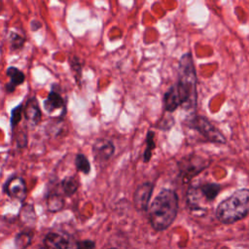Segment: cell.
I'll list each match as a JSON object with an SVG mask.
<instances>
[{
    "label": "cell",
    "mask_w": 249,
    "mask_h": 249,
    "mask_svg": "<svg viewBox=\"0 0 249 249\" xmlns=\"http://www.w3.org/2000/svg\"><path fill=\"white\" fill-rule=\"evenodd\" d=\"M173 87L180 105L187 110H194L196 106V73L190 53L183 54L180 58L178 81Z\"/></svg>",
    "instance_id": "obj_1"
},
{
    "label": "cell",
    "mask_w": 249,
    "mask_h": 249,
    "mask_svg": "<svg viewBox=\"0 0 249 249\" xmlns=\"http://www.w3.org/2000/svg\"><path fill=\"white\" fill-rule=\"evenodd\" d=\"M178 211V196L170 189H161L156 196L149 211L152 227L157 231L167 229L176 218Z\"/></svg>",
    "instance_id": "obj_2"
},
{
    "label": "cell",
    "mask_w": 249,
    "mask_h": 249,
    "mask_svg": "<svg viewBox=\"0 0 249 249\" xmlns=\"http://www.w3.org/2000/svg\"><path fill=\"white\" fill-rule=\"evenodd\" d=\"M249 214V190L239 189L223 200L216 209L217 219L225 224H231Z\"/></svg>",
    "instance_id": "obj_3"
},
{
    "label": "cell",
    "mask_w": 249,
    "mask_h": 249,
    "mask_svg": "<svg viewBox=\"0 0 249 249\" xmlns=\"http://www.w3.org/2000/svg\"><path fill=\"white\" fill-rule=\"evenodd\" d=\"M187 125L197 131L207 141L214 143H226V137L223 133L206 118L202 116H193L187 122Z\"/></svg>",
    "instance_id": "obj_4"
},
{
    "label": "cell",
    "mask_w": 249,
    "mask_h": 249,
    "mask_svg": "<svg viewBox=\"0 0 249 249\" xmlns=\"http://www.w3.org/2000/svg\"><path fill=\"white\" fill-rule=\"evenodd\" d=\"M94 159L99 163H104L114 155L115 147L110 140L99 139L92 146Z\"/></svg>",
    "instance_id": "obj_5"
},
{
    "label": "cell",
    "mask_w": 249,
    "mask_h": 249,
    "mask_svg": "<svg viewBox=\"0 0 249 249\" xmlns=\"http://www.w3.org/2000/svg\"><path fill=\"white\" fill-rule=\"evenodd\" d=\"M4 191L8 196L18 200H24L26 197V185L21 177H13L7 181L4 186Z\"/></svg>",
    "instance_id": "obj_6"
},
{
    "label": "cell",
    "mask_w": 249,
    "mask_h": 249,
    "mask_svg": "<svg viewBox=\"0 0 249 249\" xmlns=\"http://www.w3.org/2000/svg\"><path fill=\"white\" fill-rule=\"evenodd\" d=\"M153 184L151 182H145L139 185L134 193V205L135 207L140 210H146L153 193Z\"/></svg>",
    "instance_id": "obj_7"
},
{
    "label": "cell",
    "mask_w": 249,
    "mask_h": 249,
    "mask_svg": "<svg viewBox=\"0 0 249 249\" xmlns=\"http://www.w3.org/2000/svg\"><path fill=\"white\" fill-rule=\"evenodd\" d=\"M22 113H23L25 120L29 124L36 125L40 122L42 114H41V110H40L38 101L35 97H31L27 100V102L23 106Z\"/></svg>",
    "instance_id": "obj_8"
},
{
    "label": "cell",
    "mask_w": 249,
    "mask_h": 249,
    "mask_svg": "<svg viewBox=\"0 0 249 249\" xmlns=\"http://www.w3.org/2000/svg\"><path fill=\"white\" fill-rule=\"evenodd\" d=\"M45 243L48 247L53 249H69L70 241L67 237L56 232H50L45 237Z\"/></svg>",
    "instance_id": "obj_9"
},
{
    "label": "cell",
    "mask_w": 249,
    "mask_h": 249,
    "mask_svg": "<svg viewBox=\"0 0 249 249\" xmlns=\"http://www.w3.org/2000/svg\"><path fill=\"white\" fill-rule=\"evenodd\" d=\"M44 106H45L46 111H48L49 113H53L55 110H58L61 108L64 110V108H65L64 100H63L62 96L53 90H52L48 94V97L44 101Z\"/></svg>",
    "instance_id": "obj_10"
},
{
    "label": "cell",
    "mask_w": 249,
    "mask_h": 249,
    "mask_svg": "<svg viewBox=\"0 0 249 249\" xmlns=\"http://www.w3.org/2000/svg\"><path fill=\"white\" fill-rule=\"evenodd\" d=\"M6 74L10 78V83L6 85L7 91L8 92H13L17 86L23 83L24 74L19 69H18L17 67H13V66H11L7 69Z\"/></svg>",
    "instance_id": "obj_11"
},
{
    "label": "cell",
    "mask_w": 249,
    "mask_h": 249,
    "mask_svg": "<svg viewBox=\"0 0 249 249\" xmlns=\"http://www.w3.org/2000/svg\"><path fill=\"white\" fill-rule=\"evenodd\" d=\"M196 190L200 196L204 197L207 201H211L221 191V186L216 183H206L199 187H196Z\"/></svg>",
    "instance_id": "obj_12"
},
{
    "label": "cell",
    "mask_w": 249,
    "mask_h": 249,
    "mask_svg": "<svg viewBox=\"0 0 249 249\" xmlns=\"http://www.w3.org/2000/svg\"><path fill=\"white\" fill-rule=\"evenodd\" d=\"M64 200L62 196L58 194H51L47 198V206L49 211L56 212L63 208Z\"/></svg>",
    "instance_id": "obj_13"
},
{
    "label": "cell",
    "mask_w": 249,
    "mask_h": 249,
    "mask_svg": "<svg viewBox=\"0 0 249 249\" xmlns=\"http://www.w3.org/2000/svg\"><path fill=\"white\" fill-rule=\"evenodd\" d=\"M146 149L144 151L143 154V160L145 162H148L151 158H152V153L156 147V143H155V132L149 130L147 135H146Z\"/></svg>",
    "instance_id": "obj_14"
},
{
    "label": "cell",
    "mask_w": 249,
    "mask_h": 249,
    "mask_svg": "<svg viewBox=\"0 0 249 249\" xmlns=\"http://www.w3.org/2000/svg\"><path fill=\"white\" fill-rule=\"evenodd\" d=\"M61 187H62V191L66 196H72L79 187V182L76 179L75 176H70V177H66L65 179L62 180L61 182Z\"/></svg>",
    "instance_id": "obj_15"
},
{
    "label": "cell",
    "mask_w": 249,
    "mask_h": 249,
    "mask_svg": "<svg viewBox=\"0 0 249 249\" xmlns=\"http://www.w3.org/2000/svg\"><path fill=\"white\" fill-rule=\"evenodd\" d=\"M76 168L84 174H89L90 171V164L87 157L83 154H78L75 158Z\"/></svg>",
    "instance_id": "obj_16"
},
{
    "label": "cell",
    "mask_w": 249,
    "mask_h": 249,
    "mask_svg": "<svg viewBox=\"0 0 249 249\" xmlns=\"http://www.w3.org/2000/svg\"><path fill=\"white\" fill-rule=\"evenodd\" d=\"M23 111V107L21 104L18 105L17 107H15L13 110H12V113H11V126H12V129L14 130L15 126L18 125V124L21 121L22 119V113Z\"/></svg>",
    "instance_id": "obj_17"
},
{
    "label": "cell",
    "mask_w": 249,
    "mask_h": 249,
    "mask_svg": "<svg viewBox=\"0 0 249 249\" xmlns=\"http://www.w3.org/2000/svg\"><path fill=\"white\" fill-rule=\"evenodd\" d=\"M31 242V235L26 232H20L16 237V245L18 249L26 248Z\"/></svg>",
    "instance_id": "obj_18"
},
{
    "label": "cell",
    "mask_w": 249,
    "mask_h": 249,
    "mask_svg": "<svg viewBox=\"0 0 249 249\" xmlns=\"http://www.w3.org/2000/svg\"><path fill=\"white\" fill-rule=\"evenodd\" d=\"M10 42H11V46H12V49L14 50H18V49H20L23 44H24V38L19 36L18 34L17 33H12L10 35Z\"/></svg>",
    "instance_id": "obj_19"
},
{
    "label": "cell",
    "mask_w": 249,
    "mask_h": 249,
    "mask_svg": "<svg viewBox=\"0 0 249 249\" xmlns=\"http://www.w3.org/2000/svg\"><path fill=\"white\" fill-rule=\"evenodd\" d=\"M76 248L77 249H93L94 242L91 240H82V241L77 242Z\"/></svg>",
    "instance_id": "obj_20"
},
{
    "label": "cell",
    "mask_w": 249,
    "mask_h": 249,
    "mask_svg": "<svg viewBox=\"0 0 249 249\" xmlns=\"http://www.w3.org/2000/svg\"><path fill=\"white\" fill-rule=\"evenodd\" d=\"M31 27H32V29L35 31V30H37L39 27H41V22H40V21L33 20V21L31 22Z\"/></svg>",
    "instance_id": "obj_21"
},
{
    "label": "cell",
    "mask_w": 249,
    "mask_h": 249,
    "mask_svg": "<svg viewBox=\"0 0 249 249\" xmlns=\"http://www.w3.org/2000/svg\"><path fill=\"white\" fill-rule=\"evenodd\" d=\"M111 249H115V248H111Z\"/></svg>",
    "instance_id": "obj_22"
}]
</instances>
